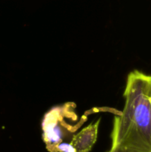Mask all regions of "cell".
<instances>
[{
	"label": "cell",
	"instance_id": "obj_1",
	"mask_svg": "<svg viewBox=\"0 0 151 152\" xmlns=\"http://www.w3.org/2000/svg\"><path fill=\"white\" fill-rule=\"evenodd\" d=\"M124 97V109L114 118L111 148L151 152L150 75L139 70L130 72Z\"/></svg>",
	"mask_w": 151,
	"mask_h": 152
},
{
	"label": "cell",
	"instance_id": "obj_2",
	"mask_svg": "<svg viewBox=\"0 0 151 152\" xmlns=\"http://www.w3.org/2000/svg\"><path fill=\"white\" fill-rule=\"evenodd\" d=\"M77 119L76 105L73 102L56 106L44 115L42 122L43 141L48 151L56 152L61 143H67L65 140L72 139L83 123L77 122Z\"/></svg>",
	"mask_w": 151,
	"mask_h": 152
},
{
	"label": "cell",
	"instance_id": "obj_3",
	"mask_svg": "<svg viewBox=\"0 0 151 152\" xmlns=\"http://www.w3.org/2000/svg\"><path fill=\"white\" fill-rule=\"evenodd\" d=\"M100 122L98 119L73 135L69 144L75 152H89L93 149L97 141Z\"/></svg>",
	"mask_w": 151,
	"mask_h": 152
},
{
	"label": "cell",
	"instance_id": "obj_4",
	"mask_svg": "<svg viewBox=\"0 0 151 152\" xmlns=\"http://www.w3.org/2000/svg\"><path fill=\"white\" fill-rule=\"evenodd\" d=\"M107 152H128V151H123V150H120V149H114V148H110V150Z\"/></svg>",
	"mask_w": 151,
	"mask_h": 152
},
{
	"label": "cell",
	"instance_id": "obj_5",
	"mask_svg": "<svg viewBox=\"0 0 151 152\" xmlns=\"http://www.w3.org/2000/svg\"><path fill=\"white\" fill-rule=\"evenodd\" d=\"M150 82H151V75H150Z\"/></svg>",
	"mask_w": 151,
	"mask_h": 152
}]
</instances>
